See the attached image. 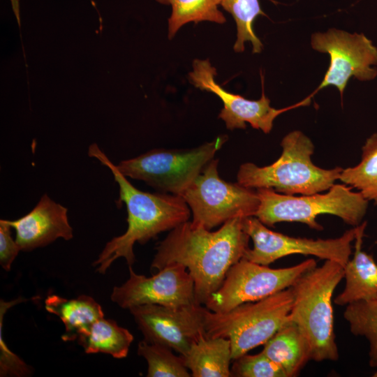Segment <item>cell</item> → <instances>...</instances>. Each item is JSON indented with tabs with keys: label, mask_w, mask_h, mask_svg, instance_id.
<instances>
[{
	"label": "cell",
	"mask_w": 377,
	"mask_h": 377,
	"mask_svg": "<svg viewBox=\"0 0 377 377\" xmlns=\"http://www.w3.org/2000/svg\"><path fill=\"white\" fill-rule=\"evenodd\" d=\"M244 218L229 219L213 232L193 221L179 224L156 246L151 268L160 270L172 263L184 265L193 278L196 302L205 304L221 286L228 269L249 248Z\"/></svg>",
	"instance_id": "obj_1"
},
{
	"label": "cell",
	"mask_w": 377,
	"mask_h": 377,
	"mask_svg": "<svg viewBox=\"0 0 377 377\" xmlns=\"http://www.w3.org/2000/svg\"><path fill=\"white\" fill-rule=\"evenodd\" d=\"M88 155L108 167L119 185V202H124L127 209L128 228L121 235L109 241L93 265L96 271L105 274L112 263L124 258L132 266L135 258V242L145 244L159 233L171 230L187 221L191 212L184 199L179 195L142 191L133 186L95 143L88 149Z\"/></svg>",
	"instance_id": "obj_2"
},
{
	"label": "cell",
	"mask_w": 377,
	"mask_h": 377,
	"mask_svg": "<svg viewBox=\"0 0 377 377\" xmlns=\"http://www.w3.org/2000/svg\"><path fill=\"white\" fill-rule=\"evenodd\" d=\"M343 278V267L327 260L304 272L290 286L293 303L290 318L305 337L311 360L316 362L339 358L332 298Z\"/></svg>",
	"instance_id": "obj_3"
},
{
	"label": "cell",
	"mask_w": 377,
	"mask_h": 377,
	"mask_svg": "<svg viewBox=\"0 0 377 377\" xmlns=\"http://www.w3.org/2000/svg\"><path fill=\"white\" fill-rule=\"evenodd\" d=\"M282 153L272 164L259 167L245 163L239 167L237 182L250 188H272L286 195H311L328 190L339 179L343 168H321L312 162L314 145L300 131L286 135Z\"/></svg>",
	"instance_id": "obj_4"
},
{
	"label": "cell",
	"mask_w": 377,
	"mask_h": 377,
	"mask_svg": "<svg viewBox=\"0 0 377 377\" xmlns=\"http://www.w3.org/2000/svg\"><path fill=\"white\" fill-rule=\"evenodd\" d=\"M293 303L290 287L264 299L246 302L224 313L205 308L208 337H223L231 343L232 359L264 345L290 320Z\"/></svg>",
	"instance_id": "obj_5"
},
{
	"label": "cell",
	"mask_w": 377,
	"mask_h": 377,
	"mask_svg": "<svg viewBox=\"0 0 377 377\" xmlns=\"http://www.w3.org/2000/svg\"><path fill=\"white\" fill-rule=\"evenodd\" d=\"M351 188L344 184H334L326 193L301 196L280 193L272 188H258L260 206L255 216L270 227L280 222H300L322 230L323 227L316 221V217L328 214L355 227L362 223L369 201Z\"/></svg>",
	"instance_id": "obj_6"
},
{
	"label": "cell",
	"mask_w": 377,
	"mask_h": 377,
	"mask_svg": "<svg viewBox=\"0 0 377 377\" xmlns=\"http://www.w3.org/2000/svg\"><path fill=\"white\" fill-rule=\"evenodd\" d=\"M227 140L223 135L193 149H154L116 166L125 177L144 181L161 192L181 195Z\"/></svg>",
	"instance_id": "obj_7"
},
{
	"label": "cell",
	"mask_w": 377,
	"mask_h": 377,
	"mask_svg": "<svg viewBox=\"0 0 377 377\" xmlns=\"http://www.w3.org/2000/svg\"><path fill=\"white\" fill-rule=\"evenodd\" d=\"M218 159H212L182 193L193 213V222L208 230L235 217L255 216L260 206L257 191L222 179Z\"/></svg>",
	"instance_id": "obj_8"
},
{
	"label": "cell",
	"mask_w": 377,
	"mask_h": 377,
	"mask_svg": "<svg viewBox=\"0 0 377 377\" xmlns=\"http://www.w3.org/2000/svg\"><path fill=\"white\" fill-rule=\"evenodd\" d=\"M315 267L313 258L279 269L242 258L228 269L220 288L207 300L205 308L224 313L244 303L264 299L290 287L302 274Z\"/></svg>",
	"instance_id": "obj_9"
},
{
	"label": "cell",
	"mask_w": 377,
	"mask_h": 377,
	"mask_svg": "<svg viewBox=\"0 0 377 377\" xmlns=\"http://www.w3.org/2000/svg\"><path fill=\"white\" fill-rule=\"evenodd\" d=\"M311 48L330 57V65L317 91L335 87L341 97L350 77L361 82L377 76V47L363 33L331 28L311 34Z\"/></svg>",
	"instance_id": "obj_10"
},
{
	"label": "cell",
	"mask_w": 377,
	"mask_h": 377,
	"mask_svg": "<svg viewBox=\"0 0 377 377\" xmlns=\"http://www.w3.org/2000/svg\"><path fill=\"white\" fill-rule=\"evenodd\" d=\"M243 227L253 242V247L246 250L243 258L263 265L289 255L302 254L335 261L344 267L350 260L356 234L355 226L334 239L293 237L269 230L256 216L244 217Z\"/></svg>",
	"instance_id": "obj_11"
},
{
	"label": "cell",
	"mask_w": 377,
	"mask_h": 377,
	"mask_svg": "<svg viewBox=\"0 0 377 377\" xmlns=\"http://www.w3.org/2000/svg\"><path fill=\"white\" fill-rule=\"evenodd\" d=\"M128 269V279L114 287L111 294L112 301L122 309L143 304L181 307L198 304L193 278L181 264L168 265L150 277L136 274L132 266Z\"/></svg>",
	"instance_id": "obj_12"
},
{
	"label": "cell",
	"mask_w": 377,
	"mask_h": 377,
	"mask_svg": "<svg viewBox=\"0 0 377 377\" xmlns=\"http://www.w3.org/2000/svg\"><path fill=\"white\" fill-rule=\"evenodd\" d=\"M216 70L209 59H195L193 71L188 73L189 82L196 88L216 95L223 102V108L219 117L226 123L227 128H246L249 123L253 128L269 133L274 119L289 110L306 106L311 103V96L293 105L276 109L271 107L270 100L265 96L263 87L261 97L256 101L247 99L239 94L225 90L216 80Z\"/></svg>",
	"instance_id": "obj_13"
},
{
	"label": "cell",
	"mask_w": 377,
	"mask_h": 377,
	"mask_svg": "<svg viewBox=\"0 0 377 377\" xmlns=\"http://www.w3.org/2000/svg\"><path fill=\"white\" fill-rule=\"evenodd\" d=\"M205 307L196 304L181 307L143 304L129 309L145 340L166 346L184 355L205 333Z\"/></svg>",
	"instance_id": "obj_14"
},
{
	"label": "cell",
	"mask_w": 377,
	"mask_h": 377,
	"mask_svg": "<svg viewBox=\"0 0 377 377\" xmlns=\"http://www.w3.org/2000/svg\"><path fill=\"white\" fill-rule=\"evenodd\" d=\"M67 212L66 207L44 194L28 214L6 221L15 230V241L21 251H29L48 245L58 238H73Z\"/></svg>",
	"instance_id": "obj_15"
},
{
	"label": "cell",
	"mask_w": 377,
	"mask_h": 377,
	"mask_svg": "<svg viewBox=\"0 0 377 377\" xmlns=\"http://www.w3.org/2000/svg\"><path fill=\"white\" fill-rule=\"evenodd\" d=\"M367 224L364 221L356 226L355 251L353 258L343 267L346 284L334 300L337 305L377 300V263L371 256L362 250Z\"/></svg>",
	"instance_id": "obj_16"
},
{
	"label": "cell",
	"mask_w": 377,
	"mask_h": 377,
	"mask_svg": "<svg viewBox=\"0 0 377 377\" xmlns=\"http://www.w3.org/2000/svg\"><path fill=\"white\" fill-rule=\"evenodd\" d=\"M193 377H230L231 343L223 337H208L202 334L182 355Z\"/></svg>",
	"instance_id": "obj_17"
},
{
	"label": "cell",
	"mask_w": 377,
	"mask_h": 377,
	"mask_svg": "<svg viewBox=\"0 0 377 377\" xmlns=\"http://www.w3.org/2000/svg\"><path fill=\"white\" fill-rule=\"evenodd\" d=\"M45 309L57 316L65 326L64 341H73L86 334L97 320L104 317L101 305L92 297L80 295L66 299L52 295L45 300Z\"/></svg>",
	"instance_id": "obj_18"
},
{
	"label": "cell",
	"mask_w": 377,
	"mask_h": 377,
	"mask_svg": "<svg viewBox=\"0 0 377 377\" xmlns=\"http://www.w3.org/2000/svg\"><path fill=\"white\" fill-rule=\"evenodd\" d=\"M262 351L283 370L287 377L297 376L311 360L305 337L290 320L264 344Z\"/></svg>",
	"instance_id": "obj_19"
},
{
	"label": "cell",
	"mask_w": 377,
	"mask_h": 377,
	"mask_svg": "<svg viewBox=\"0 0 377 377\" xmlns=\"http://www.w3.org/2000/svg\"><path fill=\"white\" fill-rule=\"evenodd\" d=\"M86 353H106L117 359L128 355L133 334L113 320L104 317L93 323L89 330L77 339Z\"/></svg>",
	"instance_id": "obj_20"
},
{
	"label": "cell",
	"mask_w": 377,
	"mask_h": 377,
	"mask_svg": "<svg viewBox=\"0 0 377 377\" xmlns=\"http://www.w3.org/2000/svg\"><path fill=\"white\" fill-rule=\"evenodd\" d=\"M339 180L358 190L368 201L377 205V133L365 141L362 148V158L355 166L343 169Z\"/></svg>",
	"instance_id": "obj_21"
},
{
	"label": "cell",
	"mask_w": 377,
	"mask_h": 377,
	"mask_svg": "<svg viewBox=\"0 0 377 377\" xmlns=\"http://www.w3.org/2000/svg\"><path fill=\"white\" fill-rule=\"evenodd\" d=\"M170 5L172 13L168 19V38L172 39L178 30L188 22L208 21L223 24L226 19L219 6L221 0H156Z\"/></svg>",
	"instance_id": "obj_22"
},
{
	"label": "cell",
	"mask_w": 377,
	"mask_h": 377,
	"mask_svg": "<svg viewBox=\"0 0 377 377\" xmlns=\"http://www.w3.org/2000/svg\"><path fill=\"white\" fill-rule=\"evenodd\" d=\"M233 17L237 26V40L234 44L235 52L244 50L246 42L252 44L253 53H260L263 45L254 32L253 22L259 15L265 16L259 0H221V5Z\"/></svg>",
	"instance_id": "obj_23"
},
{
	"label": "cell",
	"mask_w": 377,
	"mask_h": 377,
	"mask_svg": "<svg viewBox=\"0 0 377 377\" xmlns=\"http://www.w3.org/2000/svg\"><path fill=\"white\" fill-rule=\"evenodd\" d=\"M355 336L366 337L369 343V365L377 367V300L358 301L346 305L343 313Z\"/></svg>",
	"instance_id": "obj_24"
},
{
	"label": "cell",
	"mask_w": 377,
	"mask_h": 377,
	"mask_svg": "<svg viewBox=\"0 0 377 377\" xmlns=\"http://www.w3.org/2000/svg\"><path fill=\"white\" fill-rule=\"evenodd\" d=\"M172 349L146 340L139 342L138 354L147 362L148 377H190L191 372L182 355L177 356Z\"/></svg>",
	"instance_id": "obj_25"
},
{
	"label": "cell",
	"mask_w": 377,
	"mask_h": 377,
	"mask_svg": "<svg viewBox=\"0 0 377 377\" xmlns=\"http://www.w3.org/2000/svg\"><path fill=\"white\" fill-rule=\"evenodd\" d=\"M231 376L236 377H287L283 370L263 351L245 353L234 360Z\"/></svg>",
	"instance_id": "obj_26"
},
{
	"label": "cell",
	"mask_w": 377,
	"mask_h": 377,
	"mask_svg": "<svg viewBox=\"0 0 377 377\" xmlns=\"http://www.w3.org/2000/svg\"><path fill=\"white\" fill-rule=\"evenodd\" d=\"M10 229L6 220H0V264L6 271H10L13 262L21 251L12 237Z\"/></svg>",
	"instance_id": "obj_27"
},
{
	"label": "cell",
	"mask_w": 377,
	"mask_h": 377,
	"mask_svg": "<svg viewBox=\"0 0 377 377\" xmlns=\"http://www.w3.org/2000/svg\"><path fill=\"white\" fill-rule=\"evenodd\" d=\"M12 7L13 12L15 15V17L17 18V20L19 24H20V0H10Z\"/></svg>",
	"instance_id": "obj_28"
},
{
	"label": "cell",
	"mask_w": 377,
	"mask_h": 377,
	"mask_svg": "<svg viewBox=\"0 0 377 377\" xmlns=\"http://www.w3.org/2000/svg\"><path fill=\"white\" fill-rule=\"evenodd\" d=\"M373 376L377 377V371L374 374Z\"/></svg>",
	"instance_id": "obj_29"
}]
</instances>
